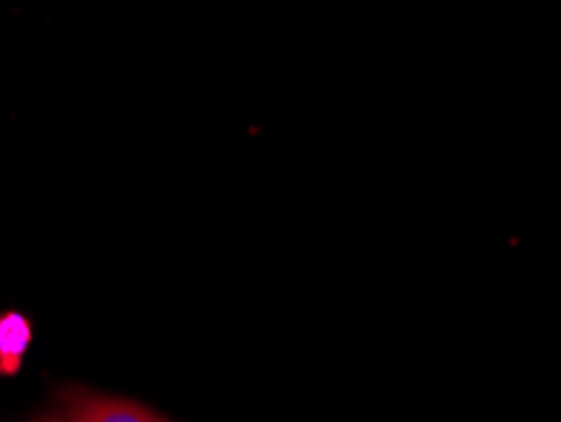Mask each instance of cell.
I'll use <instances>...</instances> for the list:
<instances>
[{"label":"cell","instance_id":"6da1fadb","mask_svg":"<svg viewBox=\"0 0 561 422\" xmlns=\"http://www.w3.org/2000/svg\"><path fill=\"white\" fill-rule=\"evenodd\" d=\"M66 422H168L145 404L119 397L71 392L64 400Z\"/></svg>","mask_w":561,"mask_h":422},{"label":"cell","instance_id":"7a4b0ae2","mask_svg":"<svg viewBox=\"0 0 561 422\" xmlns=\"http://www.w3.org/2000/svg\"><path fill=\"white\" fill-rule=\"evenodd\" d=\"M31 339L33 329L23 313H0V375L11 377L21 369Z\"/></svg>","mask_w":561,"mask_h":422},{"label":"cell","instance_id":"3957f363","mask_svg":"<svg viewBox=\"0 0 561 422\" xmlns=\"http://www.w3.org/2000/svg\"><path fill=\"white\" fill-rule=\"evenodd\" d=\"M36 422H66V420H64V415H48V418L36 420Z\"/></svg>","mask_w":561,"mask_h":422}]
</instances>
